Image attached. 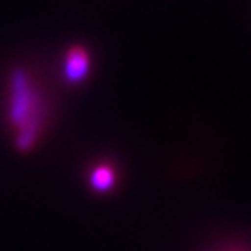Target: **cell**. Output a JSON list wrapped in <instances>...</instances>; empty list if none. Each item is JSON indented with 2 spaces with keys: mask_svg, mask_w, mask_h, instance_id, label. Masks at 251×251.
<instances>
[{
  "mask_svg": "<svg viewBox=\"0 0 251 251\" xmlns=\"http://www.w3.org/2000/svg\"><path fill=\"white\" fill-rule=\"evenodd\" d=\"M9 87V121L16 126V149L20 152H28L39 140L46 105L39 89L31 86L30 75L23 68L12 70Z\"/></svg>",
  "mask_w": 251,
  "mask_h": 251,
  "instance_id": "cell-1",
  "label": "cell"
},
{
  "mask_svg": "<svg viewBox=\"0 0 251 251\" xmlns=\"http://www.w3.org/2000/svg\"><path fill=\"white\" fill-rule=\"evenodd\" d=\"M89 74V56L82 47H74L68 51L65 61V77L70 84L82 82Z\"/></svg>",
  "mask_w": 251,
  "mask_h": 251,
  "instance_id": "cell-2",
  "label": "cell"
},
{
  "mask_svg": "<svg viewBox=\"0 0 251 251\" xmlns=\"http://www.w3.org/2000/svg\"><path fill=\"white\" fill-rule=\"evenodd\" d=\"M115 183V175L114 169H110L108 166H98L91 173V187L96 192H108L110 188Z\"/></svg>",
  "mask_w": 251,
  "mask_h": 251,
  "instance_id": "cell-3",
  "label": "cell"
}]
</instances>
